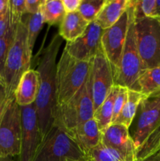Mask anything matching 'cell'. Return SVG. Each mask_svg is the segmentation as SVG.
I'll return each mask as SVG.
<instances>
[{"mask_svg": "<svg viewBox=\"0 0 160 161\" xmlns=\"http://www.w3.org/2000/svg\"><path fill=\"white\" fill-rule=\"evenodd\" d=\"M156 1V17L160 18V0H155Z\"/></svg>", "mask_w": 160, "mask_h": 161, "instance_id": "cell-37", "label": "cell"}, {"mask_svg": "<svg viewBox=\"0 0 160 161\" xmlns=\"http://www.w3.org/2000/svg\"><path fill=\"white\" fill-rule=\"evenodd\" d=\"M119 90V86H113L109 95L108 96L102 105L99 107L94 113L93 118L97 123L99 129L101 132L106 130L112 124L113 110H114V102L116 94Z\"/></svg>", "mask_w": 160, "mask_h": 161, "instance_id": "cell-21", "label": "cell"}, {"mask_svg": "<svg viewBox=\"0 0 160 161\" xmlns=\"http://www.w3.org/2000/svg\"><path fill=\"white\" fill-rule=\"evenodd\" d=\"M9 4V3H8ZM10 25V17H9V6L7 9L0 14V38L3 37L7 32Z\"/></svg>", "mask_w": 160, "mask_h": 161, "instance_id": "cell-31", "label": "cell"}, {"mask_svg": "<svg viewBox=\"0 0 160 161\" xmlns=\"http://www.w3.org/2000/svg\"><path fill=\"white\" fill-rule=\"evenodd\" d=\"M130 0H105L94 21L103 30L109 28L120 19L126 11Z\"/></svg>", "mask_w": 160, "mask_h": 161, "instance_id": "cell-18", "label": "cell"}, {"mask_svg": "<svg viewBox=\"0 0 160 161\" xmlns=\"http://www.w3.org/2000/svg\"><path fill=\"white\" fill-rule=\"evenodd\" d=\"M8 101H9V99H8L7 95H6V88H5L3 81L0 80V118L3 115Z\"/></svg>", "mask_w": 160, "mask_h": 161, "instance_id": "cell-34", "label": "cell"}, {"mask_svg": "<svg viewBox=\"0 0 160 161\" xmlns=\"http://www.w3.org/2000/svg\"><path fill=\"white\" fill-rule=\"evenodd\" d=\"M144 97L160 94V66L144 70L140 75L134 89Z\"/></svg>", "mask_w": 160, "mask_h": 161, "instance_id": "cell-19", "label": "cell"}, {"mask_svg": "<svg viewBox=\"0 0 160 161\" xmlns=\"http://www.w3.org/2000/svg\"><path fill=\"white\" fill-rule=\"evenodd\" d=\"M127 96H128V88L119 86V90H118V93L116 94L114 102L112 124L115 123V121L119 117V114L122 112V108H123L124 105L127 101Z\"/></svg>", "mask_w": 160, "mask_h": 161, "instance_id": "cell-30", "label": "cell"}, {"mask_svg": "<svg viewBox=\"0 0 160 161\" xmlns=\"http://www.w3.org/2000/svg\"><path fill=\"white\" fill-rule=\"evenodd\" d=\"M89 25V22L86 21L78 11L68 13L65 14L60 25L58 34L67 42H73L85 32Z\"/></svg>", "mask_w": 160, "mask_h": 161, "instance_id": "cell-17", "label": "cell"}, {"mask_svg": "<svg viewBox=\"0 0 160 161\" xmlns=\"http://www.w3.org/2000/svg\"><path fill=\"white\" fill-rule=\"evenodd\" d=\"M42 3H43V0H25L27 14L31 15V14L39 12Z\"/></svg>", "mask_w": 160, "mask_h": 161, "instance_id": "cell-32", "label": "cell"}, {"mask_svg": "<svg viewBox=\"0 0 160 161\" xmlns=\"http://www.w3.org/2000/svg\"><path fill=\"white\" fill-rule=\"evenodd\" d=\"M101 143L117 151L125 161H136V147L125 126L111 124L102 132Z\"/></svg>", "mask_w": 160, "mask_h": 161, "instance_id": "cell-14", "label": "cell"}, {"mask_svg": "<svg viewBox=\"0 0 160 161\" xmlns=\"http://www.w3.org/2000/svg\"><path fill=\"white\" fill-rule=\"evenodd\" d=\"M94 107L91 92L90 73L83 87L67 103L56 108L53 125L66 134L77 126L93 119Z\"/></svg>", "mask_w": 160, "mask_h": 161, "instance_id": "cell-4", "label": "cell"}, {"mask_svg": "<svg viewBox=\"0 0 160 161\" xmlns=\"http://www.w3.org/2000/svg\"><path fill=\"white\" fill-rule=\"evenodd\" d=\"M39 85L40 80L37 70L29 69L23 74L14 93V97L19 106H28L35 102Z\"/></svg>", "mask_w": 160, "mask_h": 161, "instance_id": "cell-16", "label": "cell"}, {"mask_svg": "<svg viewBox=\"0 0 160 161\" xmlns=\"http://www.w3.org/2000/svg\"><path fill=\"white\" fill-rule=\"evenodd\" d=\"M135 19L142 17H156L155 0H132Z\"/></svg>", "mask_w": 160, "mask_h": 161, "instance_id": "cell-28", "label": "cell"}, {"mask_svg": "<svg viewBox=\"0 0 160 161\" xmlns=\"http://www.w3.org/2000/svg\"><path fill=\"white\" fill-rule=\"evenodd\" d=\"M18 25L19 24L13 23L10 20V25H9L7 32L3 37L0 38V80L2 81H3L6 57H7L8 52H9V48H10L13 41L14 39V36H15Z\"/></svg>", "mask_w": 160, "mask_h": 161, "instance_id": "cell-26", "label": "cell"}, {"mask_svg": "<svg viewBox=\"0 0 160 161\" xmlns=\"http://www.w3.org/2000/svg\"><path fill=\"white\" fill-rule=\"evenodd\" d=\"M9 0H0V14L4 12L8 7Z\"/></svg>", "mask_w": 160, "mask_h": 161, "instance_id": "cell-36", "label": "cell"}, {"mask_svg": "<svg viewBox=\"0 0 160 161\" xmlns=\"http://www.w3.org/2000/svg\"><path fill=\"white\" fill-rule=\"evenodd\" d=\"M136 161H160V149L157 151L156 153H155L145 157L144 159Z\"/></svg>", "mask_w": 160, "mask_h": 161, "instance_id": "cell-35", "label": "cell"}, {"mask_svg": "<svg viewBox=\"0 0 160 161\" xmlns=\"http://www.w3.org/2000/svg\"><path fill=\"white\" fill-rule=\"evenodd\" d=\"M138 108L139 117L132 137L136 150L160 124V94L144 97Z\"/></svg>", "mask_w": 160, "mask_h": 161, "instance_id": "cell-12", "label": "cell"}, {"mask_svg": "<svg viewBox=\"0 0 160 161\" xmlns=\"http://www.w3.org/2000/svg\"><path fill=\"white\" fill-rule=\"evenodd\" d=\"M86 155L64 130L53 125L41 141L32 161H86Z\"/></svg>", "mask_w": 160, "mask_h": 161, "instance_id": "cell-5", "label": "cell"}, {"mask_svg": "<svg viewBox=\"0 0 160 161\" xmlns=\"http://www.w3.org/2000/svg\"><path fill=\"white\" fill-rule=\"evenodd\" d=\"M129 20L130 14L127 7L126 11L122 14L120 19L109 28L104 30L102 34L100 45L104 53L111 64L113 73L117 69L120 61L126 39Z\"/></svg>", "mask_w": 160, "mask_h": 161, "instance_id": "cell-11", "label": "cell"}, {"mask_svg": "<svg viewBox=\"0 0 160 161\" xmlns=\"http://www.w3.org/2000/svg\"><path fill=\"white\" fill-rule=\"evenodd\" d=\"M86 158L96 161H125L117 151L107 147L101 142L86 154Z\"/></svg>", "mask_w": 160, "mask_h": 161, "instance_id": "cell-24", "label": "cell"}, {"mask_svg": "<svg viewBox=\"0 0 160 161\" xmlns=\"http://www.w3.org/2000/svg\"><path fill=\"white\" fill-rule=\"evenodd\" d=\"M86 161H96V160H89V159H87Z\"/></svg>", "mask_w": 160, "mask_h": 161, "instance_id": "cell-39", "label": "cell"}, {"mask_svg": "<svg viewBox=\"0 0 160 161\" xmlns=\"http://www.w3.org/2000/svg\"><path fill=\"white\" fill-rule=\"evenodd\" d=\"M134 28L143 71L160 66V18H134Z\"/></svg>", "mask_w": 160, "mask_h": 161, "instance_id": "cell-7", "label": "cell"}, {"mask_svg": "<svg viewBox=\"0 0 160 161\" xmlns=\"http://www.w3.org/2000/svg\"><path fill=\"white\" fill-rule=\"evenodd\" d=\"M90 80L95 113L109 95L113 86H115L112 68L104 53L101 46L91 61Z\"/></svg>", "mask_w": 160, "mask_h": 161, "instance_id": "cell-9", "label": "cell"}, {"mask_svg": "<svg viewBox=\"0 0 160 161\" xmlns=\"http://www.w3.org/2000/svg\"><path fill=\"white\" fill-rule=\"evenodd\" d=\"M144 96L141 92L135 90L128 89L127 101L119 114V117L116 119L113 124H122L130 128L137 111L139 105Z\"/></svg>", "mask_w": 160, "mask_h": 161, "instance_id": "cell-20", "label": "cell"}, {"mask_svg": "<svg viewBox=\"0 0 160 161\" xmlns=\"http://www.w3.org/2000/svg\"><path fill=\"white\" fill-rule=\"evenodd\" d=\"M128 9L130 20L126 39L119 66L114 73V81L116 86L133 90L140 75L143 72V67L136 46L132 0H130Z\"/></svg>", "mask_w": 160, "mask_h": 161, "instance_id": "cell-6", "label": "cell"}, {"mask_svg": "<svg viewBox=\"0 0 160 161\" xmlns=\"http://www.w3.org/2000/svg\"><path fill=\"white\" fill-rule=\"evenodd\" d=\"M21 143V113L15 97L9 99L0 118V157L20 155Z\"/></svg>", "mask_w": 160, "mask_h": 161, "instance_id": "cell-8", "label": "cell"}, {"mask_svg": "<svg viewBox=\"0 0 160 161\" xmlns=\"http://www.w3.org/2000/svg\"><path fill=\"white\" fill-rule=\"evenodd\" d=\"M82 0H62L66 14L78 11Z\"/></svg>", "mask_w": 160, "mask_h": 161, "instance_id": "cell-33", "label": "cell"}, {"mask_svg": "<svg viewBox=\"0 0 160 161\" xmlns=\"http://www.w3.org/2000/svg\"><path fill=\"white\" fill-rule=\"evenodd\" d=\"M40 11L49 25H61L66 14L62 0H43Z\"/></svg>", "mask_w": 160, "mask_h": 161, "instance_id": "cell-22", "label": "cell"}, {"mask_svg": "<svg viewBox=\"0 0 160 161\" xmlns=\"http://www.w3.org/2000/svg\"><path fill=\"white\" fill-rule=\"evenodd\" d=\"M160 149V124L136 150V160H142Z\"/></svg>", "mask_w": 160, "mask_h": 161, "instance_id": "cell-25", "label": "cell"}, {"mask_svg": "<svg viewBox=\"0 0 160 161\" xmlns=\"http://www.w3.org/2000/svg\"><path fill=\"white\" fill-rule=\"evenodd\" d=\"M31 56L32 53L28 47L26 22L23 20L17 26L5 63L3 83L8 99L14 97V93L21 76L31 69Z\"/></svg>", "mask_w": 160, "mask_h": 161, "instance_id": "cell-2", "label": "cell"}, {"mask_svg": "<svg viewBox=\"0 0 160 161\" xmlns=\"http://www.w3.org/2000/svg\"><path fill=\"white\" fill-rule=\"evenodd\" d=\"M104 2L105 0H82L78 12L86 21L91 23L96 20Z\"/></svg>", "mask_w": 160, "mask_h": 161, "instance_id": "cell-27", "label": "cell"}, {"mask_svg": "<svg viewBox=\"0 0 160 161\" xmlns=\"http://www.w3.org/2000/svg\"><path fill=\"white\" fill-rule=\"evenodd\" d=\"M21 143L18 161H32L41 142L39 119L35 104L20 107Z\"/></svg>", "mask_w": 160, "mask_h": 161, "instance_id": "cell-10", "label": "cell"}, {"mask_svg": "<svg viewBox=\"0 0 160 161\" xmlns=\"http://www.w3.org/2000/svg\"><path fill=\"white\" fill-rule=\"evenodd\" d=\"M9 11L10 20L13 23L19 24L23 20L24 14H27L25 0H9Z\"/></svg>", "mask_w": 160, "mask_h": 161, "instance_id": "cell-29", "label": "cell"}, {"mask_svg": "<svg viewBox=\"0 0 160 161\" xmlns=\"http://www.w3.org/2000/svg\"><path fill=\"white\" fill-rule=\"evenodd\" d=\"M67 135L76 142L85 155L101 142L102 132L94 118L77 126Z\"/></svg>", "mask_w": 160, "mask_h": 161, "instance_id": "cell-15", "label": "cell"}, {"mask_svg": "<svg viewBox=\"0 0 160 161\" xmlns=\"http://www.w3.org/2000/svg\"><path fill=\"white\" fill-rule=\"evenodd\" d=\"M91 61H83L71 57L63 50L56 64V107L72 99L89 78Z\"/></svg>", "mask_w": 160, "mask_h": 161, "instance_id": "cell-3", "label": "cell"}, {"mask_svg": "<svg viewBox=\"0 0 160 161\" xmlns=\"http://www.w3.org/2000/svg\"><path fill=\"white\" fill-rule=\"evenodd\" d=\"M62 42V38L56 34L42 51L37 72L39 74V91L35 102L39 119L41 141L53 125V117L56 106V57Z\"/></svg>", "mask_w": 160, "mask_h": 161, "instance_id": "cell-1", "label": "cell"}, {"mask_svg": "<svg viewBox=\"0 0 160 161\" xmlns=\"http://www.w3.org/2000/svg\"><path fill=\"white\" fill-rule=\"evenodd\" d=\"M27 32H28V42L30 50L32 53L35 44L36 39L40 32L41 29L43 27L45 20L41 11L35 14H31L28 17L26 20Z\"/></svg>", "mask_w": 160, "mask_h": 161, "instance_id": "cell-23", "label": "cell"}, {"mask_svg": "<svg viewBox=\"0 0 160 161\" xmlns=\"http://www.w3.org/2000/svg\"><path fill=\"white\" fill-rule=\"evenodd\" d=\"M104 30L96 21L89 23L85 32L73 42H66L64 50L72 58L83 61H91L100 47Z\"/></svg>", "mask_w": 160, "mask_h": 161, "instance_id": "cell-13", "label": "cell"}, {"mask_svg": "<svg viewBox=\"0 0 160 161\" xmlns=\"http://www.w3.org/2000/svg\"><path fill=\"white\" fill-rule=\"evenodd\" d=\"M0 161H13V157H0Z\"/></svg>", "mask_w": 160, "mask_h": 161, "instance_id": "cell-38", "label": "cell"}]
</instances>
